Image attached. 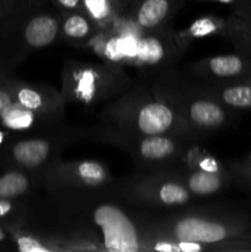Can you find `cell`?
Returning a JSON list of instances; mask_svg holds the SVG:
<instances>
[{
  "label": "cell",
  "instance_id": "cell-1",
  "mask_svg": "<svg viewBox=\"0 0 251 252\" xmlns=\"http://www.w3.org/2000/svg\"><path fill=\"white\" fill-rule=\"evenodd\" d=\"M110 123L106 129L127 135L192 137L176 108L159 93L132 91L122 95L103 115Z\"/></svg>",
  "mask_w": 251,
  "mask_h": 252
},
{
  "label": "cell",
  "instance_id": "cell-2",
  "mask_svg": "<svg viewBox=\"0 0 251 252\" xmlns=\"http://www.w3.org/2000/svg\"><path fill=\"white\" fill-rule=\"evenodd\" d=\"M251 228V219L243 214H185L161 221L150 238L185 243H199L214 251V244L244 238Z\"/></svg>",
  "mask_w": 251,
  "mask_h": 252
},
{
  "label": "cell",
  "instance_id": "cell-3",
  "mask_svg": "<svg viewBox=\"0 0 251 252\" xmlns=\"http://www.w3.org/2000/svg\"><path fill=\"white\" fill-rule=\"evenodd\" d=\"M113 63L106 64H68L62 75V95L65 101L90 103L115 96L127 84V76L121 68Z\"/></svg>",
  "mask_w": 251,
  "mask_h": 252
},
{
  "label": "cell",
  "instance_id": "cell-4",
  "mask_svg": "<svg viewBox=\"0 0 251 252\" xmlns=\"http://www.w3.org/2000/svg\"><path fill=\"white\" fill-rule=\"evenodd\" d=\"M157 93L176 108L192 137L211 133L228 123L229 108L197 88H159Z\"/></svg>",
  "mask_w": 251,
  "mask_h": 252
},
{
  "label": "cell",
  "instance_id": "cell-5",
  "mask_svg": "<svg viewBox=\"0 0 251 252\" xmlns=\"http://www.w3.org/2000/svg\"><path fill=\"white\" fill-rule=\"evenodd\" d=\"M93 223L100 230L103 250L111 252L142 251V236L134 221L116 204L103 203L94 208Z\"/></svg>",
  "mask_w": 251,
  "mask_h": 252
},
{
  "label": "cell",
  "instance_id": "cell-6",
  "mask_svg": "<svg viewBox=\"0 0 251 252\" xmlns=\"http://www.w3.org/2000/svg\"><path fill=\"white\" fill-rule=\"evenodd\" d=\"M106 138L120 147L137 161L144 165L165 164L176 159L181 150V142L175 135H127L122 133L106 129L103 133Z\"/></svg>",
  "mask_w": 251,
  "mask_h": 252
},
{
  "label": "cell",
  "instance_id": "cell-7",
  "mask_svg": "<svg viewBox=\"0 0 251 252\" xmlns=\"http://www.w3.org/2000/svg\"><path fill=\"white\" fill-rule=\"evenodd\" d=\"M44 179L52 189H96L107 184L110 174L101 162L94 160H54L46 167Z\"/></svg>",
  "mask_w": 251,
  "mask_h": 252
},
{
  "label": "cell",
  "instance_id": "cell-8",
  "mask_svg": "<svg viewBox=\"0 0 251 252\" xmlns=\"http://www.w3.org/2000/svg\"><path fill=\"white\" fill-rule=\"evenodd\" d=\"M125 194L130 199L162 207L184 206L188 203L192 196L181 179L164 174L129 182Z\"/></svg>",
  "mask_w": 251,
  "mask_h": 252
},
{
  "label": "cell",
  "instance_id": "cell-9",
  "mask_svg": "<svg viewBox=\"0 0 251 252\" xmlns=\"http://www.w3.org/2000/svg\"><path fill=\"white\" fill-rule=\"evenodd\" d=\"M175 33L165 27L138 33L133 58L128 65L138 68H155L166 65L179 51Z\"/></svg>",
  "mask_w": 251,
  "mask_h": 252
},
{
  "label": "cell",
  "instance_id": "cell-10",
  "mask_svg": "<svg viewBox=\"0 0 251 252\" xmlns=\"http://www.w3.org/2000/svg\"><path fill=\"white\" fill-rule=\"evenodd\" d=\"M9 88L15 102L32 111L38 118L56 120L62 116L65 105V98L52 88L22 83L9 79Z\"/></svg>",
  "mask_w": 251,
  "mask_h": 252
},
{
  "label": "cell",
  "instance_id": "cell-11",
  "mask_svg": "<svg viewBox=\"0 0 251 252\" xmlns=\"http://www.w3.org/2000/svg\"><path fill=\"white\" fill-rule=\"evenodd\" d=\"M192 74L207 83H219L251 75V56L236 52L194 62L189 66Z\"/></svg>",
  "mask_w": 251,
  "mask_h": 252
},
{
  "label": "cell",
  "instance_id": "cell-12",
  "mask_svg": "<svg viewBox=\"0 0 251 252\" xmlns=\"http://www.w3.org/2000/svg\"><path fill=\"white\" fill-rule=\"evenodd\" d=\"M61 147L62 143L52 138H29L14 143L9 158L19 169L32 171L52 164Z\"/></svg>",
  "mask_w": 251,
  "mask_h": 252
},
{
  "label": "cell",
  "instance_id": "cell-13",
  "mask_svg": "<svg viewBox=\"0 0 251 252\" xmlns=\"http://www.w3.org/2000/svg\"><path fill=\"white\" fill-rule=\"evenodd\" d=\"M184 0H132L126 17L142 31L166 27Z\"/></svg>",
  "mask_w": 251,
  "mask_h": 252
},
{
  "label": "cell",
  "instance_id": "cell-14",
  "mask_svg": "<svg viewBox=\"0 0 251 252\" xmlns=\"http://www.w3.org/2000/svg\"><path fill=\"white\" fill-rule=\"evenodd\" d=\"M240 24L233 14L228 17L206 16L192 22L188 29L175 33V41L180 49L189 46L194 39L208 36L224 37L234 44L240 34Z\"/></svg>",
  "mask_w": 251,
  "mask_h": 252
},
{
  "label": "cell",
  "instance_id": "cell-15",
  "mask_svg": "<svg viewBox=\"0 0 251 252\" xmlns=\"http://www.w3.org/2000/svg\"><path fill=\"white\" fill-rule=\"evenodd\" d=\"M198 90L229 110H251V75L219 83L202 84Z\"/></svg>",
  "mask_w": 251,
  "mask_h": 252
},
{
  "label": "cell",
  "instance_id": "cell-16",
  "mask_svg": "<svg viewBox=\"0 0 251 252\" xmlns=\"http://www.w3.org/2000/svg\"><path fill=\"white\" fill-rule=\"evenodd\" d=\"M61 34V19L52 14H37L30 17L22 27L25 46L32 49L51 46Z\"/></svg>",
  "mask_w": 251,
  "mask_h": 252
},
{
  "label": "cell",
  "instance_id": "cell-17",
  "mask_svg": "<svg viewBox=\"0 0 251 252\" xmlns=\"http://www.w3.org/2000/svg\"><path fill=\"white\" fill-rule=\"evenodd\" d=\"M127 5L123 0H83L81 10L100 31L111 30L123 17Z\"/></svg>",
  "mask_w": 251,
  "mask_h": 252
},
{
  "label": "cell",
  "instance_id": "cell-18",
  "mask_svg": "<svg viewBox=\"0 0 251 252\" xmlns=\"http://www.w3.org/2000/svg\"><path fill=\"white\" fill-rule=\"evenodd\" d=\"M230 174L211 172L196 169L184 177V184L193 196H209L223 189L229 184Z\"/></svg>",
  "mask_w": 251,
  "mask_h": 252
},
{
  "label": "cell",
  "instance_id": "cell-19",
  "mask_svg": "<svg viewBox=\"0 0 251 252\" xmlns=\"http://www.w3.org/2000/svg\"><path fill=\"white\" fill-rule=\"evenodd\" d=\"M98 31L95 22L83 10L68 11L61 19V33L73 41H89Z\"/></svg>",
  "mask_w": 251,
  "mask_h": 252
},
{
  "label": "cell",
  "instance_id": "cell-20",
  "mask_svg": "<svg viewBox=\"0 0 251 252\" xmlns=\"http://www.w3.org/2000/svg\"><path fill=\"white\" fill-rule=\"evenodd\" d=\"M31 187L26 170L12 169L0 175V198L16 199L25 196Z\"/></svg>",
  "mask_w": 251,
  "mask_h": 252
},
{
  "label": "cell",
  "instance_id": "cell-21",
  "mask_svg": "<svg viewBox=\"0 0 251 252\" xmlns=\"http://www.w3.org/2000/svg\"><path fill=\"white\" fill-rule=\"evenodd\" d=\"M11 238L16 244L17 250L20 252H52V251H64V246H62L61 241L44 240V239L34 236L32 234H27L25 231L10 229Z\"/></svg>",
  "mask_w": 251,
  "mask_h": 252
},
{
  "label": "cell",
  "instance_id": "cell-22",
  "mask_svg": "<svg viewBox=\"0 0 251 252\" xmlns=\"http://www.w3.org/2000/svg\"><path fill=\"white\" fill-rule=\"evenodd\" d=\"M233 15L241 26L240 36L234 43L236 52L251 56V0H239L234 5Z\"/></svg>",
  "mask_w": 251,
  "mask_h": 252
},
{
  "label": "cell",
  "instance_id": "cell-23",
  "mask_svg": "<svg viewBox=\"0 0 251 252\" xmlns=\"http://www.w3.org/2000/svg\"><path fill=\"white\" fill-rule=\"evenodd\" d=\"M38 120V116L24 106L14 102L0 118V125L10 130L30 129Z\"/></svg>",
  "mask_w": 251,
  "mask_h": 252
},
{
  "label": "cell",
  "instance_id": "cell-24",
  "mask_svg": "<svg viewBox=\"0 0 251 252\" xmlns=\"http://www.w3.org/2000/svg\"><path fill=\"white\" fill-rule=\"evenodd\" d=\"M230 176L243 186L251 189V165L245 161L235 162L230 166Z\"/></svg>",
  "mask_w": 251,
  "mask_h": 252
},
{
  "label": "cell",
  "instance_id": "cell-25",
  "mask_svg": "<svg viewBox=\"0 0 251 252\" xmlns=\"http://www.w3.org/2000/svg\"><path fill=\"white\" fill-rule=\"evenodd\" d=\"M14 102V96L9 88V78H5L0 81V118Z\"/></svg>",
  "mask_w": 251,
  "mask_h": 252
},
{
  "label": "cell",
  "instance_id": "cell-26",
  "mask_svg": "<svg viewBox=\"0 0 251 252\" xmlns=\"http://www.w3.org/2000/svg\"><path fill=\"white\" fill-rule=\"evenodd\" d=\"M198 169L206 170V171H211V172H225L223 167H221V165L219 164L214 158H211V157H206L203 158V159L199 160Z\"/></svg>",
  "mask_w": 251,
  "mask_h": 252
},
{
  "label": "cell",
  "instance_id": "cell-27",
  "mask_svg": "<svg viewBox=\"0 0 251 252\" xmlns=\"http://www.w3.org/2000/svg\"><path fill=\"white\" fill-rule=\"evenodd\" d=\"M16 209L14 199H2L0 198V219H4L9 217L10 214L14 213Z\"/></svg>",
  "mask_w": 251,
  "mask_h": 252
},
{
  "label": "cell",
  "instance_id": "cell-28",
  "mask_svg": "<svg viewBox=\"0 0 251 252\" xmlns=\"http://www.w3.org/2000/svg\"><path fill=\"white\" fill-rule=\"evenodd\" d=\"M54 1L65 12L81 10V4H83V0H54Z\"/></svg>",
  "mask_w": 251,
  "mask_h": 252
},
{
  "label": "cell",
  "instance_id": "cell-29",
  "mask_svg": "<svg viewBox=\"0 0 251 252\" xmlns=\"http://www.w3.org/2000/svg\"><path fill=\"white\" fill-rule=\"evenodd\" d=\"M15 0H0V19L7 16V14L11 10Z\"/></svg>",
  "mask_w": 251,
  "mask_h": 252
},
{
  "label": "cell",
  "instance_id": "cell-30",
  "mask_svg": "<svg viewBox=\"0 0 251 252\" xmlns=\"http://www.w3.org/2000/svg\"><path fill=\"white\" fill-rule=\"evenodd\" d=\"M199 1H209V2H217V4L235 5L239 0H199Z\"/></svg>",
  "mask_w": 251,
  "mask_h": 252
},
{
  "label": "cell",
  "instance_id": "cell-31",
  "mask_svg": "<svg viewBox=\"0 0 251 252\" xmlns=\"http://www.w3.org/2000/svg\"><path fill=\"white\" fill-rule=\"evenodd\" d=\"M5 239H6V233H5V231L0 228V243H1V241H4Z\"/></svg>",
  "mask_w": 251,
  "mask_h": 252
},
{
  "label": "cell",
  "instance_id": "cell-32",
  "mask_svg": "<svg viewBox=\"0 0 251 252\" xmlns=\"http://www.w3.org/2000/svg\"><path fill=\"white\" fill-rule=\"evenodd\" d=\"M5 78H7V76L5 75V73H4V71H2L1 69H0V81H1V80H4Z\"/></svg>",
  "mask_w": 251,
  "mask_h": 252
},
{
  "label": "cell",
  "instance_id": "cell-33",
  "mask_svg": "<svg viewBox=\"0 0 251 252\" xmlns=\"http://www.w3.org/2000/svg\"><path fill=\"white\" fill-rule=\"evenodd\" d=\"M4 138H5V135H4V133L1 132V130H0V145L2 144V143H4Z\"/></svg>",
  "mask_w": 251,
  "mask_h": 252
},
{
  "label": "cell",
  "instance_id": "cell-34",
  "mask_svg": "<svg viewBox=\"0 0 251 252\" xmlns=\"http://www.w3.org/2000/svg\"><path fill=\"white\" fill-rule=\"evenodd\" d=\"M245 162H246V164H250L251 165V152L249 153V155H248V158H246Z\"/></svg>",
  "mask_w": 251,
  "mask_h": 252
},
{
  "label": "cell",
  "instance_id": "cell-35",
  "mask_svg": "<svg viewBox=\"0 0 251 252\" xmlns=\"http://www.w3.org/2000/svg\"><path fill=\"white\" fill-rule=\"evenodd\" d=\"M244 238H246V239H251V228H250V230H249L248 233H246V235L244 236Z\"/></svg>",
  "mask_w": 251,
  "mask_h": 252
},
{
  "label": "cell",
  "instance_id": "cell-36",
  "mask_svg": "<svg viewBox=\"0 0 251 252\" xmlns=\"http://www.w3.org/2000/svg\"><path fill=\"white\" fill-rule=\"evenodd\" d=\"M123 1H125L126 5H127V6H128V5L130 4V1H132V0H123Z\"/></svg>",
  "mask_w": 251,
  "mask_h": 252
}]
</instances>
